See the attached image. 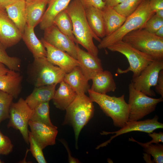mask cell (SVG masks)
I'll list each match as a JSON object with an SVG mask.
<instances>
[{"label": "cell", "instance_id": "34", "mask_svg": "<svg viewBox=\"0 0 163 163\" xmlns=\"http://www.w3.org/2000/svg\"><path fill=\"white\" fill-rule=\"evenodd\" d=\"M28 133L30 151L33 156L39 163H46L43 152V149L34 139L30 131Z\"/></svg>", "mask_w": 163, "mask_h": 163}, {"label": "cell", "instance_id": "27", "mask_svg": "<svg viewBox=\"0 0 163 163\" xmlns=\"http://www.w3.org/2000/svg\"><path fill=\"white\" fill-rule=\"evenodd\" d=\"M102 11L106 36L118 29L124 22L126 18L120 14L113 7L105 5Z\"/></svg>", "mask_w": 163, "mask_h": 163}, {"label": "cell", "instance_id": "49", "mask_svg": "<svg viewBox=\"0 0 163 163\" xmlns=\"http://www.w3.org/2000/svg\"><path fill=\"white\" fill-rule=\"evenodd\" d=\"M103 0L104 1H105V0Z\"/></svg>", "mask_w": 163, "mask_h": 163}, {"label": "cell", "instance_id": "47", "mask_svg": "<svg viewBox=\"0 0 163 163\" xmlns=\"http://www.w3.org/2000/svg\"><path fill=\"white\" fill-rule=\"evenodd\" d=\"M3 162L0 159V163H3Z\"/></svg>", "mask_w": 163, "mask_h": 163}, {"label": "cell", "instance_id": "45", "mask_svg": "<svg viewBox=\"0 0 163 163\" xmlns=\"http://www.w3.org/2000/svg\"><path fill=\"white\" fill-rule=\"evenodd\" d=\"M155 34L158 37L163 38V26L160 27L157 31Z\"/></svg>", "mask_w": 163, "mask_h": 163}, {"label": "cell", "instance_id": "22", "mask_svg": "<svg viewBox=\"0 0 163 163\" xmlns=\"http://www.w3.org/2000/svg\"><path fill=\"white\" fill-rule=\"evenodd\" d=\"M5 10L22 34L27 24L25 1L16 0L8 5Z\"/></svg>", "mask_w": 163, "mask_h": 163}, {"label": "cell", "instance_id": "44", "mask_svg": "<svg viewBox=\"0 0 163 163\" xmlns=\"http://www.w3.org/2000/svg\"><path fill=\"white\" fill-rule=\"evenodd\" d=\"M9 70L4 64L0 62V76L6 73Z\"/></svg>", "mask_w": 163, "mask_h": 163}, {"label": "cell", "instance_id": "41", "mask_svg": "<svg viewBox=\"0 0 163 163\" xmlns=\"http://www.w3.org/2000/svg\"><path fill=\"white\" fill-rule=\"evenodd\" d=\"M61 142L63 144L68 152V160L69 163H78L79 162V161L77 159L73 157L71 155V154L69 147L65 141L61 140Z\"/></svg>", "mask_w": 163, "mask_h": 163}, {"label": "cell", "instance_id": "26", "mask_svg": "<svg viewBox=\"0 0 163 163\" xmlns=\"http://www.w3.org/2000/svg\"><path fill=\"white\" fill-rule=\"evenodd\" d=\"M87 19L95 34L99 38L105 36V24L102 10L93 6L85 8Z\"/></svg>", "mask_w": 163, "mask_h": 163}, {"label": "cell", "instance_id": "24", "mask_svg": "<svg viewBox=\"0 0 163 163\" xmlns=\"http://www.w3.org/2000/svg\"><path fill=\"white\" fill-rule=\"evenodd\" d=\"M56 90L52 99L54 104L57 108L65 110L73 101L77 94L75 91L63 80Z\"/></svg>", "mask_w": 163, "mask_h": 163}, {"label": "cell", "instance_id": "35", "mask_svg": "<svg viewBox=\"0 0 163 163\" xmlns=\"http://www.w3.org/2000/svg\"><path fill=\"white\" fill-rule=\"evenodd\" d=\"M162 26L163 18L158 17L155 14L147 21L143 28L150 33L155 34Z\"/></svg>", "mask_w": 163, "mask_h": 163}, {"label": "cell", "instance_id": "23", "mask_svg": "<svg viewBox=\"0 0 163 163\" xmlns=\"http://www.w3.org/2000/svg\"><path fill=\"white\" fill-rule=\"evenodd\" d=\"M63 80L72 88L77 95L85 94L90 88L88 81L79 66L75 67L70 72L66 73Z\"/></svg>", "mask_w": 163, "mask_h": 163}, {"label": "cell", "instance_id": "7", "mask_svg": "<svg viewBox=\"0 0 163 163\" xmlns=\"http://www.w3.org/2000/svg\"><path fill=\"white\" fill-rule=\"evenodd\" d=\"M107 48L110 51L120 53L126 57L129 66L125 70L118 68L117 72L121 74L131 71L133 73L132 78L138 76L154 59L151 56L138 50L122 40L117 42Z\"/></svg>", "mask_w": 163, "mask_h": 163}, {"label": "cell", "instance_id": "5", "mask_svg": "<svg viewBox=\"0 0 163 163\" xmlns=\"http://www.w3.org/2000/svg\"><path fill=\"white\" fill-rule=\"evenodd\" d=\"M27 79L35 87L57 84L66 73L49 61L46 57L34 59L27 69Z\"/></svg>", "mask_w": 163, "mask_h": 163}, {"label": "cell", "instance_id": "25", "mask_svg": "<svg viewBox=\"0 0 163 163\" xmlns=\"http://www.w3.org/2000/svg\"><path fill=\"white\" fill-rule=\"evenodd\" d=\"M71 1L50 0L48 4V7L39 23L40 28L44 30L53 24L55 18L60 12L66 8Z\"/></svg>", "mask_w": 163, "mask_h": 163}, {"label": "cell", "instance_id": "40", "mask_svg": "<svg viewBox=\"0 0 163 163\" xmlns=\"http://www.w3.org/2000/svg\"><path fill=\"white\" fill-rule=\"evenodd\" d=\"M151 9L155 12L156 10L163 9V0H149Z\"/></svg>", "mask_w": 163, "mask_h": 163}, {"label": "cell", "instance_id": "42", "mask_svg": "<svg viewBox=\"0 0 163 163\" xmlns=\"http://www.w3.org/2000/svg\"><path fill=\"white\" fill-rule=\"evenodd\" d=\"M125 0H105L104 1L106 6L114 8Z\"/></svg>", "mask_w": 163, "mask_h": 163}, {"label": "cell", "instance_id": "32", "mask_svg": "<svg viewBox=\"0 0 163 163\" xmlns=\"http://www.w3.org/2000/svg\"><path fill=\"white\" fill-rule=\"evenodd\" d=\"M14 99L11 95L0 91V124L10 118V110Z\"/></svg>", "mask_w": 163, "mask_h": 163}, {"label": "cell", "instance_id": "18", "mask_svg": "<svg viewBox=\"0 0 163 163\" xmlns=\"http://www.w3.org/2000/svg\"><path fill=\"white\" fill-rule=\"evenodd\" d=\"M26 23L34 28L41 21L48 0H26Z\"/></svg>", "mask_w": 163, "mask_h": 163}, {"label": "cell", "instance_id": "6", "mask_svg": "<svg viewBox=\"0 0 163 163\" xmlns=\"http://www.w3.org/2000/svg\"><path fill=\"white\" fill-rule=\"evenodd\" d=\"M122 40L154 59L163 60V38L155 34L144 28L139 29L127 34Z\"/></svg>", "mask_w": 163, "mask_h": 163}, {"label": "cell", "instance_id": "13", "mask_svg": "<svg viewBox=\"0 0 163 163\" xmlns=\"http://www.w3.org/2000/svg\"><path fill=\"white\" fill-rule=\"evenodd\" d=\"M22 34L5 10L0 9V43L6 48L17 44Z\"/></svg>", "mask_w": 163, "mask_h": 163}, {"label": "cell", "instance_id": "1", "mask_svg": "<svg viewBox=\"0 0 163 163\" xmlns=\"http://www.w3.org/2000/svg\"><path fill=\"white\" fill-rule=\"evenodd\" d=\"M71 20L73 34L77 43L87 51L97 56L98 49L94 43L93 39L100 42L101 39L94 33L87 21L85 8L79 0H73L65 9Z\"/></svg>", "mask_w": 163, "mask_h": 163}, {"label": "cell", "instance_id": "38", "mask_svg": "<svg viewBox=\"0 0 163 163\" xmlns=\"http://www.w3.org/2000/svg\"><path fill=\"white\" fill-rule=\"evenodd\" d=\"M148 135L152 138V140L146 143L149 144H158L160 142H163V133L160 132L158 133L152 132L149 133Z\"/></svg>", "mask_w": 163, "mask_h": 163}, {"label": "cell", "instance_id": "37", "mask_svg": "<svg viewBox=\"0 0 163 163\" xmlns=\"http://www.w3.org/2000/svg\"><path fill=\"white\" fill-rule=\"evenodd\" d=\"M85 8L93 6L101 10L105 6V3L103 0H79Z\"/></svg>", "mask_w": 163, "mask_h": 163}, {"label": "cell", "instance_id": "28", "mask_svg": "<svg viewBox=\"0 0 163 163\" xmlns=\"http://www.w3.org/2000/svg\"><path fill=\"white\" fill-rule=\"evenodd\" d=\"M53 24L63 34L77 43V40L73 34L71 20L66 9L58 14L55 18Z\"/></svg>", "mask_w": 163, "mask_h": 163}, {"label": "cell", "instance_id": "10", "mask_svg": "<svg viewBox=\"0 0 163 163\" xmlns=\"http://www.w3.org/2000/svg\"><path fill=\"white\" fill-rule=\"evenodd\" d=\"M163 69V60L154 59L137 77L132 78L131 83L136 90L148 96H155L152 87L157 84L160 71Z\"/></svg>", "mask_w": 163, "mask_h": 163}, {"label": "cell", "instance_id": "11", "mask_svg": "<svg viewBox=\"0 0 163 163\" xmlns=\"http://www.w3.org/2000/svg\"><path fill=\"white\" fill-rule=\"evenodd\" d=\"M158 117L155 115L153 118L149 119L142 121H131L129 120L123 127L115 131L107 132L103 131L102 135L109 134H115L111 136L110 139L106 142L98 145L96 149L106 146L112 140L120 135L133 131H139L148 133H152L155 130L163 128V124L158 121Z\"/></svg>", "mask_w": 163, "mask_h": 163}, {"label": "cell", "instance_id": "8", "mask_svg": "<svg viewBox=\"0 0 163 163\" xmlns=\"http://www.w3.org/2000/svg\"><path fill=\"white\" fill-rule=\"evenodd\" d=\"M129 107V120L137 121L155 111L163 98L151 97L136 90L131 82L128 86Z\"/></svg>", "mask_w": 163, "mask_h": 163}, {"label": "cell", "instance_id": "2", "mask_svg": "<svg viewBox=\"0 0 163 163\" xmlns=\"http://www.w3.org/2000/svg\"><path fill=\"white\" fill-rule=\"evenodd\" d=\"M149 0H143L135 11L126 17L122 26L111 34L105 36L97 45L98 49L107 48L120 40L128 33L143 28L147 21L155 14L150 9Z\"/></svg>", "mask_w": 163, "mask_h": 163}, {"label": "cell", "instance_id": "17", "mask_svg": "<svg viewBox=\"0 0 163 163\" xmlns=\"http://www.w3.org/2000/svg\"><path fill=\"white\" fill-rule=\"evenodd\" d=\"M22 80L20 72L9 69L6 73L0 76V91L17 99L21 91Z\"/></svg>", "mask_w": 163, "mask_h": 163}, {"label": "cell", "instance_id": "4", "mask_svg": "<svg viewBox=\"0 0 163 163\" xmlns=\"http://www.w3.org/2000/svg\"><path fill=\"white\" fill-rule=\"evenodd\" d=\"M88 92L92 101L97 104L106 115L112 119L114 126L121 128L129 120V107L124 94L119 97L111 96L90 89Z\"/></svg>", "mask_w": 163, "mask_h": 163}, {"label": "cell", "instance_id": "30", "mask_svg": "<svg viewBox=\"0 0 163 163\" xmlns=\"http://www.w3.org/2000/svg\"><path fill=\"white\" fill-rule=\"evenodd\" d=\"M129 141L135 142L142 146L144 151L147 154L152 155L154 162L156 163H163V145L158 144H147L139 142L133 137L129 138Z\"/></svg>", "mask_w": 163, "mask_h": 163}, {"label": "cell", "instance_id": "33", "mask_svg": "<svg viewBox=\"0 0 163 163\" xmlns=\"http://www.w3.org/2000/svg\"><path fill=\"white\" fill-rule=\"evenodd\" d=\"M143 0H125L113 8L119 13L126 18L136 9Z\"/></svg>", "mask_w": 163, "mask_h": 163}, {"label": "cell", "instance_id": "31", "mask_svg": "<svg viewBox=\"0 0 163 163\" xmlns=\"http://www.w3.org/2000/svg\"><path fill=\"white\" fill-rule=\"evenodd\" d=\"M6 49L0 43V62L4 64L10 70L20 72L21 65V59L18 57L9 56L6 51Z\"/></svg>", "mask_w": 163, "mask_h": 163}, {"label": "cell", "instance_id": "39", "mask_svg": "<svg viewBox=\"0 0 163 163\" xmlns=\"http://www.w3.org/2000/svg\"><path fill=\"white\" fill-rule=\"evenodd\" d=\"M155 90L157 93L163 97V69L159 73L157 82L155 86Z\"/></svg>", "mask_w": 163, "mask_h": 163}, {"label": "cell", "instance_id": "36", "mask_svg": "<svg viewBox=\"0 0 163 163\" xmlns=\"http://www.w3.org/2000/svg\"><path fill=\"white\" fill-rule=\"evenodd\" d=\"M13 145L10 139L2 134L0 130V154L6 155L13 150Z\"/></svg>", "mask_w": 163, "mask_h": 163}, {"label": "cell", "instance_id": "12", "mask_svg": "<svg viewBox=\"0 0 163 163\" xmlns=\"http://www.w3.org/2000/svg\"><path fill=\"white\" fill-rule=\"evenodd\" d=\"M43 38L48 43L77 59L76 44L53 24L44 30Z\"/></svg>", "mask_w": 163, "mask_h": 163}, {"label": "cell", "instance_id": "48", "mask_svg": "<svg viewBox=\"0 0 163 163\" xmlns=\"http://www.w3.org/2000/svg\"><path fill=\"white\" fill-rule=\"evenodd\" d=\"M12 0V1H13V2H14L16 0Z\"/></svg>", "mask_w": 163, "mask_h": 163}, {"label": "cell", "instance_id": "20", "mask_svg": "<svg viewBox=\"0 0 163 163\" xmlns=\"http://www.w3.org/2000/svg\"><path fill=\"white\" fill-rule=\"evenodd\" d=\"M56 85L35 87L32 92L25 99L28 106L33 110L40 104L52 100Z\"/></svg>", "mask_w": 163, "mask_h": 163}, {"label": "cell", "instance_id": "21", "mask_svg": "<svg viewBox=\"0 0 163 163\" xmlns=\"http://www.w3.org/2000/svg\"><path fill=\"white\" fill-rule=\"evenodd\" d=\"M34 27L27 25L22 34V39L34 59L46 57L47 52L41 40L36 36Z\"/></svg>", "mask_w": 163, "mask_h": 163}, {"label": "cell", "instance_id": "43", "mask_svg": "<svg viewBox=\"0 0 163 163\" xmlns=\"http://www.w3.org/2000/svg\"><path fill=\"white\" fill-rule=\"evenodd\" d=\"M12 2V0H0V9L5 10V7Z\"/></svg>", "mask_w": 163, "mask_h": 163}, {"label": "cell", "instance_id": "14", "mask_svg": "<svg viewBox=\"0 0 163 163\" xmlns=\"http://www.w3.org/2000/svg\"><path fill=\"white\" fill-rule=\"evenodd\" d=\"M45 48L47 59L54 65L60 68L66 73L71 71L75 67L79 66L78 60L67 53L50 44L43 38L40 40Z\"/></svg>", "mask_w": 163, "mask_h": 163}, {"label": "cell", "instance_id": "16", "mask_svg": "<svg viewBox=\"0 0 163 163\" xmlns=\"http://www.w3.org/2000/svg\"><path fill=\"white\" fill-rule=\"evenodd\" d=\"M29 126L34 138L42 149L55 144L58 133L56 126L52 127L31 120L29 122Z\"/></svg>", "mask_w": 163, "mask_h": 163}, {"label": "cell", "instance_id": "9", "mask_svg": "<svg viewBox=\"0 0 163 163\" xmlns=\"http://www.w3.org/2000/svg\"><path fill=\"white\" fill-rule=\"evenodd\" d=\"M33 110L28 106L25 99L20 98L16 102H12L10 110L9 120L8 128L12 127L19 130L25 142H29V122L32 115Z\"/></svg>", "mask_w": 163, "mask_h": 163}, {"label": "cell", "instance_id": "15", "mask_svg": "<svg viewBox=\"0 0 163 163\" xmlns=\"http://www.w3.org/2000/svg\"><path fill=\"white\" fill-rule=\"evenodd\" d=\"M78 44H76L77 59L82 73L89 81L97 73L103 70L101 60L98 56L81 49Z\"/></svg>", "mask_w": 163, "mask_h": 163}, {"label": "cell", "instance_id": "19", "mask_svg": "<svg viewBox=\"0 0 163 163\" xmlns=\"http://www.w3.org/2000/svg\"><path fill=\"white\" fill-rule=\"evenodd\" d=\"M92 84L90 89L98 93L106 94L114 92L117 88L112 73L104 70L97 73L92 79Z\"/></svg>", "mask_w": 163, "mask_h": 163}, {"label": "cell", "instance_id": "3", "mask_svg": "<svg viewBox=\"0 0 163 163\" xmlns=\"http://www.w3.org/2000/svg\"><path fill=\"white\" fill-rule=\"evenodd\" d=\"M66 114L62 125H68L73 129L76 147L81 131L93 117L94 107L93 102L85 94L77 95L73 101L65 110Z\"/></svg>", "mask_w": 163, "mask_h": 163}, {"label": "cell", "instance_id": "29", "mask_svg": "<svg viewBox=\"0 0 163 163\" xmlns=\"http://www.w3.org/2000/svg\"><path fill=\"white\" fill-rule=\"evenodd\" d=\"M30 120L40 122L52 127L56 126L53 124L50 119L49 102L40 104L33 109Z\"/></svg>", "mask_w": 163, "mask_h": 163}, {"label": "cell", "instance_id": "46", "mask_svg": "<svg viewBox=\"0 0 163 163\" xmlns=\"http://www.w3.org/2000/svg\"><path fill=\"white\" fill-rule=\"evenodd\" d=\"M155 14L158 17L163 18V9L156 10L155 11Z\"/></svg>", "mask_w": 163, "mask_h": 163}, {"label": "cell", "instance_id": "50", "mask_svg": "<svg viewBox=\"0 0 163 163\" xmlns=\"http://www.w3.org/2000/svg\"></svg>", "mask_w": 163, "mask_h": 163}]
</instances>
